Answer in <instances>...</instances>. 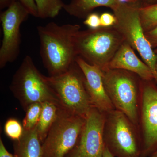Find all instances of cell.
<instances>
[{"instance_id": "4fadbf2b", "label": "cell", "mask_w": 157, "mask_h": 157, "mask_svg": "<svg viewBox=\"0 0 157 157\" xmlns=\"http://www.w3.org/2000/svg\"><path fill=\"white\" fill-rule=\"evenodd\" d=\"M107 69L126 70L137 74L144 81L155 79L150 68L137 57L133 48L125 40L109 62Z\"/></svg>"}, {"instance_id": "603a6c76", "label": "cell", "mask_w": 157, "mask_h": 157, "mask_svg": "<svg viewBox=\"0 0 157 157\" xmlns=\"http://www.w3.org/2000/svg\"><path fill=\"white\" fill-rule=\"evenodd\" d=\"M28 10L30 14L36 17H39L38 9L35 0H17Z\"/></svg>"}, {"instance_id": "ffe728a7", "label": "cell", "mask_w": 157, "mask_h": 157, "mask_svg": "<svg viewBox=\"0 0 157 157\" xmlns=\"http://www.w3.org/2000/svg\"><path fill=\"white\" fill-rule=\"evenodd\" d=\"M23 125L16 119L9 118L6 122L4 126V132L6 136L11 140H19L24 133Z\"/></svg>"}, {"instance_id": "ba28073f", "label": "cell", "mask_w": 157, "mask_h": 157, "mask_svg": "<svg viewBox=\"0 0 157 157\" xmlns=\"http://www.w3.org/2000/svg\"><path fill=\"white\" fill-rule=\"evenodd\" d=\"M86 118L61 108L42 144L43 157H65L77 145Z\"/></svg>"}, {"instance_id": "cb8c5ba5", "label": "cell", "mask_w": 157, "mask_h": 157, "mask_svg": "<svg viewBox=\"0 0 157 157\" xmlns=\"http://www.w3.org/2000/svg\"><path fill=\"white\" fill-rule=\"evenodd\" d=\"M147 39L148 40L152 48L157 47V26L151 30L144 33Z\"/></svg>"}, {"instance_id": "e0dca14e", "label": "cell", "mask_w": 157, "mask_h": 157, "mask_svg": "<svg viewBox=\"0 0 157 157\" xmlns=\"http://www.w3.org/2000/svg\"><path fill=\"white\" fill-rule=\"evenodd\" d=\"M38 9L39 18H53L57 16L65 3L63 0H35Z\"/></svg>"}, {"instance_id": "8fae6325", "label": "cell", "mask_w": 157, "mask_h": 157, "mask_svg": "<svg viewBox=\"0 0 157 157\" xmlns=\"http://www.w3.org/2000/svg\"><path fill=\"white\" fill-rule=\"evenodd\" d=\"M107 114L92 107L86 118L78 145L81 157H102Z\"/></svg>"}, {"instance_id": "9a60e30c", "label": "cell", "mask_w": 157, "mask_h": 157, "mask_svg": "<svg viewBox=\"0 0 157 157\" xmlns=\"http://www.w3.org/2000/svg\"><path fill=\"white\" fill-rule=\"evenodd\" d=\"M119 3L117 0H71L65 4L63 9L71 16L86 18L96 8L106 7L112 9Z\"/></svg>"}, {"instance_id": "484cf974", "label": "cell", "mask_w": 157, "mask_h": 157, "mask_svg": "<svg viewBox=\"0 0 157 157\" xmlns=\"http://www.w3.org/2000/svg\"><path fill=\"white\" fill-rule=\"evenodd\" d=\"M65 157H81L79 152L78 144Z\"/></svg>"}, {"instance_id": "30bf717a", "label": "cell", "mask_w": 157, "mask_h": 157, "mask_svg": "<svg viewBox=\"0 0 157 157\" xmlns=\"http://www.w3.org/2000/svg\"><path fill=\"white\" fill-rule=\"evenodd\" d=\"M145 81L140 94V157H150L157 150V87L152 81Z\"/></svg>"}, {"instance_id": "4316f807", "label": "cell", "mask_w": 157, "mask_h": 157, "mask_svg": "<svg viewBox=\"0 0 157 157\" xmlns=\"http://www.w3.org/2000/svg\"><path fill=\"white\" fill-rule=\"evenodd\" d=\"M17 0H0V9H7L12 3Z\"/></svg>"}, {"instance_id": "d4e9b609", "label": "cell", "mask_w": 157, "mask_h": 157, "mask_svg": "<svg viewBox=\"0 0 157 157\" xmlns=\"http://www.w3.org/2000/svg\"><path fill=\"white\" fill-rule=\"evenodd\" d=\"M0 157H14L7 150L2 138H0Z\"/></svg>"}, {"instance_id": "1f68e13d", "label": "cell", "mask_w": 157, "mask_h": 157, "mask_svg": "<svg viewBox=\"0 0 157 157\" xmlns=\"http://www.w3.org/2000/svg\"><path fill=\"white\" fill-rule=\"evenodd\" d=\"M155 53L157 55V49H156L155 50ZM156 70H157V64H156Z\"/></svg>"}, {"instance_id": "5b68a950", "label": "cell", "mask_w": 157, "mask_h": 157, "mask_svg": "<svg viewBox=\"0 0 157 157\" xmlns=\"http://www.w3.org/2000/svg\"><path fill=\"white\" fill-rule=\"evenodd\" d=\"M102 72L105 89L114 108L138 127L140 95L135 77L131 72L120 69H107Z\"/></svg>"}, {"instance_id": "ac0fdd59", "label": "cell", "mask_w": 157, "mask_h": 157, "mask_svg": "<svg viewBox=\"0 0 157 157\" xmlns=\"http://www.w3.org/2000/svg\"><path fill=\"white\" fill-rule=\"evenodd\" d=\"M139 13L144 33L151 30L157 26V3L140 6Z\"/></svg>"}, {"instance_id": "7402d4cb", "label": "cell", "mask_w": 157, "mask_h": 157, "mask_svg": "<svg viewBox=\"0 0 157 157\" xmlns=\"http://www.w3.org/2000/svg\"><path fill=\"white\" fill-rule=\"evenodd\" d=\"M101 27L109 28L114 26L117 22V19L114 14L108 12L103 13L100 16Z\"/></svg>"}, {"instance_id": "6da1fadb", "label": "cell", "mask_w": 157, "mask_h": 157, "mask_svg": "<svg viewBox=\"0 0 157 157\" xmlns=\"http://www.w3.org/2000/svg\"><path fill=\"white\" fill-rule=\"evenodd\" d=\"M80 29L78 25L54 22L37 27L40 56L49 76L61 75L76 63L75 41Z\"/></svg>"}, {"instance_id": "f546056e", "label": "cell", "mask_w": 157, "mask_h": 157, "mask_svg": "<svg viewBox=\"0 0 157 157\" xmlns=\"http://www.w3.org/2000/svg\"><path fill=\"white\" fill-rule=\"evenodd\" d=\"M146 5H152L157 3V0H144Z\"/></svg>"}, {"instance_id": "277c9868", "label": "cell", "mask_w": 157, "mask_h": 157, "mask_svg": "<svg viewBox=\"0 0 157 157\" xmlns=\"http://www.w3.org/2000/svg\"><path fill=\"white\" fill-rule=\"evenodd\" d=\"M138 3H120L112 9L117 19L113 26L125 40L139 53L150 68L157 84V55L147 39L140 20Z\"/></svg>"}, {"instance_id": "f1b7e54d", "label": "cell", "mask_w": 157, "mask_h": 157, "mask_svg": "<svg viewBox=\"0 0 157 157\" xmlns=\"http://www.w3.org/2000/svg\"><path fill=\"white\" fill-rule=\"evenodd\" d=\"M119 2L128 4V3H136L138 2V0H117Z\"/></svg>"}, {"instance_id": "4dcf8cb0", "label": "cell", "mask_w": 157, "mask_h": 157, "mask_svg": "<svg viewBox=\"0 0 157 157\" xmlns=\"http://www.w3.org/2000/svg\"><path fill=\"white\" fill-rule=\"evenodd\" d=\"M150 157H157V150L155 151Z\"/></svg>"}, {"instance_id": "7a4b0ae2", "label": "cell", "mask_w": 157, "mask_h": 157, "mask_svg": "<svg viewBox=\"0 0 157 157\" xmlns=\"http://www.w3.org/2000/svg\"><path fill=\"white\" fill-rule=\"evenodd\" d=\"M124 41L114 27L80 31L75 41L76 54L88 63L104 71Z\"/></svg>"}, {"instance_id": "8992f818", "label": "cell", "mask_w": 157, "mask_h": 157, "mask_svg": "<svg viewBox=\"0 0 157 157\" xmlns=\"http://www.w3.org/2000/svg\"><path fill=\"white\" fill-rule=\"evenodd\" d=\"M9 88L25 111L33 103L51 101L59 104L45 76L40 73L29 56L24 58Z\"/></svg>"}, {"instance_id": "3957f363", "label": "cell", "mask_w": 157, "mask_h": 157, "mask_svg": "<svg viewBox=\"0 0 157 157\" xmlns=\"http://www.w3.org/2000/svg\"><path fill=\"white\" fill-rule=\"evenodd\" d=\"M59 105L67 112L86 118L93 107L84 84V76L76 62L61 75L45 76Z\"/></svg>"}, {"instance_id": "52a82bcc", "label": "cell", "mask_w": 157, "mask_h": 157, "mask_svg": "<svg viewBox=\"0 0 157 157\" xmlns=\"http://www.w3.org/2000/svg\"><path fill=\"white\" fill-rule=\"evenodd\" d=\"M137 128L123 113L114 109L106 115L104 143L116 157H140L141 139Z\"/></svg>"}, {"instance_id": "2e32d148", "label": "cell", "mask_w": 157, "mask_h": 157, "mask_svg": "<svg viewBox=\"0 0 157 157\" xmlns=\"http://www.w3.org/2000/svg\"><path fill=\"white\" fill-rule=\"evenodd\" d=\"M41 104L42 112L36 126V130L42 144L56 120L61 107L58 103L54 101H45Z\"/></svg>"}, {"instance_id": "83f0119b", "label": "cell", "mask_w": 157, "mask_h": 157, "mask_svg": "<svg viewBox=\"0 0 157 157\" xmlns=\"http://www.w3.org/2000/svg\"><path fill=\"white\" fill-rule=\"evenodd\" d=\"M102 157H115L109 151V149L107 148L106 145H104V152H103V156Z\"/></svg>"}, {"instance_id": "44dd1931", "label": "cell", "mask_w": 157, "mask_h": 157, "mask_svg": "<svg viewBox=\"0 0 157 157\" xmlns=\"http://www.w3.org/2000/svg\"><path fill=\"white\" fill-rule=\"evenodd\" d=\"M84 24L90 29H95L101 27L100 16L97 13L92 12L86 17Z\"/></svg>"}, {"instance_id": "7c38bea8", "label": "cell", "mask_w": 157, "mask_h": 157, "mask_svg": "<svg viewBox=\"0 0 157 157\" xmlns=\"http://www.w3.org/2000/svg\"><path fill=\"white\" fill-rule=\"evenodd\" d=\"M76 62L84 76L85 86L92 106L105 114L115 109L105 89L102 71L79 56L76 57Z\"/></svg>"}, {"instance_id": "d6986e66", "label": "cell", "mask_w": 157, "mask_h": 157, "mask_svg": "<svg viewBox=\"0 0 157 157\" xmlns=\"http://www.w3.org/2000/svg\"><path fill=\"white\" fill-rule=\"evenodd\" d=\"M42 110L41 103H33L27 108L25 117L23 121L22 125L25 131H30L36 127Z\"/></svg>"}, {"instance_id": "9c48e42d", "label": "cell", "mask_w": 157, "mask_h": 157, "mask_svg": "<svg viewBox=\"0 0 157 157\" xmlns=\"http://www.w3.org/2000/svg\"><path fill=\"white\" fill-rule=\"evenodd\" d=\"M30 13L19 1H17L1 12L0 21L3 37L0 48V68L15 61L20 52L21 26Z\"/></svg>"}, {"instance_id": "5bb4252c", "label": "cell", "mask_w": 157, "mask_h": 157, "mask_svg": "<svg viewBox=\"0 0 157 157\" xmlns=\"http://www.w3.org/2000/svg\"><path fill=\"white\" fill-rule=\"evenodd\" d=\"M14 157H43L42 143L36 127L30 131H24L19 140L13 142Z\"/></svg>"}]
</instances>
